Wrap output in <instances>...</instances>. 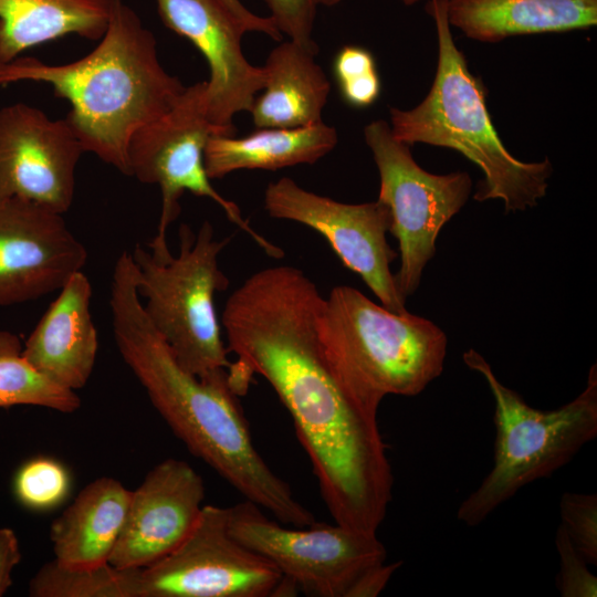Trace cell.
<instances>
[{
	"label": "cell",
	"mask_w": 597,
	"mask_h": 597,
	"mask_svg": "<svg viewBox=\"0 0 597 597\" xmlns=\"http://www.w3.org/2000/svg\"><path fill=\"white\" fill-rule=\"evenodd\" d=\"M463 362L484 378L494 399L493 465L457 511L460 522L476 526L525 485L566 465L596 438L597 368L591 366L585 388L569 402L541 410L503 385L476 350H467Z\"/></svg>",
	"instance_id": "obj_6"
},
{
	"label": "cell",
	"mask_w": 597,
	"mask_h": 597,
	"mask_svg": "<svg viewBox=\"0 0 597 597\" xmlns=\"http://www.w3.org/2000/svg\"><path fill=\"white\" fill-rule=\"evenodd\" d=\"M71 490V475L57 460L36 457L15 472L13 493L21 505L32 511H46L60 505Z\"/></svg>",
	"instance_id": "obj_25"
},
{
	"label": "cell",
	"mask_w": 597,
	"mask_h": 597,
	"mask_svg": "<svg viewBox=\"0 0 597 597\" xmlns=\"http://www.w3.org/2000/svg\"><path fill=\"white\" fill-rule=\"evenodd\" d=\"M397 1H400L405 6H412V4H416V3L425 1V0H397Z\"/></svg>",
	"instance_id": "obj_33"
},
{
	"label": "cell",
	"mask_w": 597,
	"mask_h": 597,
	"mask_svg": "<svg viewBox=\"0 0 597 597\" xmlns=\"http://www.w3.org/2000/svg\"><path fill=\"white\" fill-rule=\"evenodd\" d=\"M561 526L589 565H597V495L565 492L559 501Z\"/></svg>",
	"instance_id": "obj_27"
},
{
	"label": "cell",
	"mask_w": 597,
	"mask_h": 597,
	"mask_svg": "<svg viewBox=\"0 0 597 597\" xmlns=\"http://www.w3.org/2000/svg\"><path fill=\"white\" fill-rule=\"evenodd\" d=\"M178 234L179 252L166 261L140 244L134 247L136 289L146 301L145 313L178 363L206 377L231 366L214 308V294L229 286L219 265L229 238L216 239L208 220L197 232L182 223Z\"/></svg>",
	"instance_id": "obj_7"
},
{
	"label": "cell",
	"mask_w": 597,
	"mask_h": 597,
	"mask_svg": "<svg viewBox=\"0 0 597 597\" xmlns=\"http://www.w3.org/2000/svg\"><path fill=\"white\" fill-rule=\"evenodd\" d=\"M109 0H0V65L67 34L100 40Z\"/></svg>",
	"instance_id": "obj_22"
},
{
	"label": "cell",
	"mask_w": 597,
	"mask_h": 597,
	"mask_svg": "<svg viewBox=\"0 0 597 597\" xmlns=\"http://www.w3.org/2000/svg\"><path fill=\"white\" fill-rule=\"evenodd\" d=\"M20 561L21 552L14 531L0 528V596L12 585V572Z\"/></svg>",
	"instance_id": "obj_32"
},
{
	"label": "cell",
	"mask_w": 597,
	"mask_h": 597,
	"mask_svg": "<svg viewBox=\"0 0 597 597\" xmlns=\"http://www.w3.org/2000/svg\"><path fill=\"white\" fill-rule=\"evenodd\" d=\"M401 562L377 564L367 569L350 588L347 597H376L387 586Z\"/></svg>",
	"instance_id": "obj_30"
},
{
	"label": "cell",
	"mask_w": 597,
	"mask_h": 597,
	"mask_svg": "<svg viewBox=\"0 0 597 597\" xmlns=\"http://www.w3.org/2000/svg\"><path fill=\"white\" fill-rule=\"evenodd\" d=\"M137 572L109 563L96 567H69L51 561L29 584L33 597H137Z\"/></svg>",
	"instance_id": "obj_24"
},
{
	"label": "cell",
	"mask_w": 597,
	"mask_h": 597,
	"mask_svg": "<svg viewBox=\"0 0 597 597\" xmlns=\"http://www.w3.org/2000/svg\"><path fill=\"white\" fill-rule=\"evenodd\" d=\"M323 300L295 266H270L244 280L221 315L227 349L237 356L228 379L238 395L253 375L271 385L334 522L377 532L392 499V470L377 416L348 397L322 353L316 320Z\"/></svg>",
	"instance_id": "obj_1"
},
{
	"label": "cell",
	"mask_w": 597,
	"mask_h": 597,
	"mask_svg": "<svg viewBox=\"0 0 597 597\" xmlns=\"http://www.w3.org/2000/svg\"><path fill=\"white\" fill-rule=\"evenodd\" d=\"M317 52V45L290 39L271 50L263 66V92L249 112L256 129L294 128L323 122L331 82L315 60Z\"/></svg>",
	"instance_id": "obj_18"
},
{
	"label": "cell",
	"mask_w": 597,
	"mask_h": 597,
	"mask_svg": "<svg viewBox=\"0 0 597 597\" xmlns=\"http://www.w3.org/2000/svg\"><path fill=\"white\" fill-rule=\"evenodd\" d=\"M316 335L344 391L375 416L386 396H417L443 371L448 341L439 326L395 313L348 285L324 297Z\"/></svg>",
	"instance_id": "obj_5"
},
{
	"label": "cell",
	"mask_w": 597,
	"mask_h": 597,
	"mask_svg": "<svg viewBox=\"0 0 597 597\" xmlns=\"http://www.w3.org/2000/svg\"><path fill=\"white\" fill-rule=\"evenodd\" d=\"M279 31L290 40L317 45L312 33L320 8H332L342 0H264Z\"/></svg>",
	"instance_id": "obj_28"
},
{
	"label": "cell",
	"mask_w": 597,
	"mask_h": 597,
	"mask_svg": "<svg viewBox=\"0 0 597 597\" xmlns=\"http://www.w3.org/2000/svg\"><path fill=\"white\" fill-rule=\"evenodd\" d=\"M84 148L66 118L19 102L0 109V200L21 198L64 214Z\"/></svg>",
	"instance_id": "obj_13"
},
{
	"label": "cell",
	"mask_w": 597,
	"mask_h": 597,
	"mask_svg": "<svg viewBox=\"0 0 597 597\" xmlns=\"http://www.w3.org/2000/svg\"><path fill=\"white\" fill-rule=\"evenodd\" d=\"M109 290L118 353L174 434L245 500L279 522L294 527L312 524L313 513L255 448L227 369L206 377L191 374L154 327L136 289L130 252H122L116 260Z\"/></svg>",
	"instance_id": "obj_2"
},
{
	"label": "cell",
	"mask_w": 597,
	"mask_h": 597,
	"mask_svg": "<svg viewBox=\"0 0 597 597\" xmlns=\"http://www.w3.org/2000/svg\"><path fill=\"white\" fill-rule=\"evenodd\" d=\"M428 12L438 38L434 80L413 108H390L394 136L409 146L421 143L454 149L480 167L484 178L473 196L478 201L500 199L507 212L536 206L546 195L551 161L524 163L507 151L492 124L485 90L454 43L447 0H429Z\"/></svg>",
	"instance_id": "obj_4"
},
{
	"label": "cell",
	"mask_w": 597,
	"mask_h": 597,
	"mask_svg": "<svg viewBox=\"0 0 597 597\" xmlns=\"http://www.w3.org/2000/svg\"><path fill=\"white\" fill-rule=\"evenodd\" d=\"M130 493L111 476L88 483L50 526L54 561L69 567L107 564L126 521Z\"/></svg>",
	"instance_id": "obj_19"
},
{
	"label": "cell",
	"mask_w": 597,
	"mask_h": 597,
	"mask_svg": "<svg viewBox=\"0 0 597 597\" xmlns=\"http://www.w3.org/2000/svg\"><path fill=\"white\" fill-rule=\"evenodd\" d=\"M555 545L559 555L556 587L561 596L596 597L597 577L590 573L589 564L576 551L561 525L556 530Z\"/></svg>",
	"instance_id": "obj_29"
},
{
	"label": "cell",
	"mask_w": 597,
	"mask_h": 597,
	"mask_svg": "<svg viewBox=\"0 0 597 597\" xmlns=\"http://www.w3.org/2000/svg\"><path fill=\"white\" fill-rule=\"evenodd\" d=\"M19 81L50 84L67 100L65 118L84 151L126 176L132 136L170 111L186 88L163 67L154 34L124 0H109L106 30L85 56L57 65L18 56L0 65V85Z\"/></svg>",
	"instance_id": "obj_3"
},
{
	"label": "cell",
	"mask_w": 597,
	"mask_h": 597,
	"mask_svg": "<svg viewBox=\"0 0 597 597\" xmlns=\"http://www.w3.org/2000/svg\"><path fill=\"white\" fill-rule=\"evenodd\" d=\"M203 500V480L188 462L163 460L132 491L126 521L108 563L134 569L163 558L190 534Z\"/></svg>",
	"instance_id": "obj_16"
},
{
	"label": "cell",
	"mask_w": 597,
	"mask_h": 597,
	"mask_svg": "<svg viewBox=\"0 0 597 597\" xmlns=\"http://www.w3.org/2000/svg\"><path fill=\"white\" fill-rule=\"evenodd\" d=\"M333 75L342 100L352 107L373 105L381 92L375 57L363 46L345 45L333 59Z\"/></svg>",
	"instance_id": "obj_26"
},
{
	"label": "cell",
	"mask_w": 597,
	"mask_h": 597,
	"mask_svg": "<svg viewBox=\"0 0 597 597\" xmlns=\"http://www.w3.org/2000/svg\"><path fill=\"white\" fill-rule=\"evenodd\" d=\"M228 527L298 591L314 597H347L362 574L387 558L377 532L316 521L286 527L248 500L228 507Z\"/></svg>",
	"instance_id": "obj_10"
},
{
	"label": "cell",
	"mask_w": 597,
	"mask_h": 597,
	"mask_svg": "<svg viewBox=\"0 0 597 597\" xmlns=\"http://www.w3.org/2000/svg\"><path fill=\"white\" fill-rule=\"evenodd\" d=\"M86 261L63 214L21 198L0 200V308L59 291Z\"/></svg>",
	"instance_id": "obj_14"
},
{
	"label": "cell",
	"mask_w": 597,
	"mask_h": 597,
	"mask_svg": "<svg viewBox=\"0 0 597 597\" xmlns=\"http://www.w3.org/2000/svg\"><path fill=\"white\" fill-rule=\"evenodd\" d=\"M447 15L468 38L499 42L595 27L597 0H447Z\"/></svg>",
	"instance_id": "obj_20"
},
{
	"label": "cell",
	"mask_w": 597,
	"mask_h": 597,
	"mask_svg": "<svg viewBox=\"0 0 597 597\" xmlns=\"http://www.w3.org/2000/svg\"><path fill=\"white\" fill-rule=\"evenodd\" d=\"M263 206L271 218L295 221L322 234L343 264L357 273L380 304L406 313L390 264L397 252L387 242L391 217L380 200L344 203L308 191L289 177L270 182Z\"/></svg>",
	"instance_id": "obj_12"
},
{
	"label": "cell",
	"mask_w": 597,
	"mask_h": 597,
	"mask_svg": "<svg viewBox=\"0 0 597 597\" xmlns=\"http://www.w3.org/2000/svg\"><path fill=\"white\" fill-rule=\"evenodd\" d=\"M364 138L379 174L378 200L389 208V232L399 244L396 286L407 300L434 256L440 230L468 201L472 180L465 171L436 175L422 169L386 121L366 125Z\"/></svg>",
	"instance_id": "obj_9"
},
{
	"label": "cell",
	"mask_w": 597,
	"mask_h": 597,
	"mask_svg": "<svg viewBox=\"0 0 597 597\" xmlns=\"http://www.w3.org/2000/svg\"><path fill=\"white\" fill-rule=\"evenodd\" d=\"M219 1L245 28L247 32H259L275 41L282 40L283 34L270 15L261 17L251 12L240 0Z\"/></svg>",
	"instance_id": "obj_31"
},
{
	"label": "cell",
	"mask_w": 597,
	"mask_h": 597,
	"mask_svg": "<svg viewBox=\"0 0 597 597\" xmlns=\"http://www.w3.org/2000/svg\"><path fill=\"white\" fill-rule=\"evenodd\" d=\"M337 142L336 129L324 122L294 128H259L242 137L216 134L207 143L205 167L210 179H218L242 169L313 165Z\"/></svg>",
	"instance_id": "obj_21"
},
{
	"label": "cell",
	"mask_w": 597,
	"mask_h": 597,
	"mask_svg": "<svg viewBox=\"0 0 597 597\" xmlns=\"http://www.w3.org/2000/svg\"><path fill=\"white\" fill-rule=\"evenodd\" d=\"M163 23L189 40L209 67L207 113L210 122L232 134L234 116L250 112L264 87L263 66L242 52L245 28L219 0H155Z\"/></svg>",
	"instance_id": "obj_15"
},
{
	"label": "cell",
	"mask_w": 597,
	"mask_h": 597,
	"mask_svg": "<svg viewBox=\"0 0 597 597\" xmlns=\"http://www.w3.org/2000/svg\"><path fill=\"white\" fill-rule=\"evenodd\" d=\"M234 135L212 124L207 113V82L186 86L177 103L163 116L144 125L132 136L127 148L128 171L143 184L158 185L161 209L157 233L148 244L150 254L171 258L167 230L180 211L179 199L189 191L216 202L227 218L274 259L283 250L258 233L242 217L239 207L211 185L205 167V149L212 135Z\"/></svg>",
	"instance_id": "obj_8"
},
{
	"label": "cell",
	"mask_w": 597,
	"mask_h": 597,
	"mask_svg": "<svg viewBox=\"0 0 597 597\" xmlns=\"http://www.w3.org/2000/svg\"><path fill=\"white\" fill-rule=\"evenodd\" d=\"M20 338L0 331V407L29 405L72 413L81 406L76 391L65 389L38 373L22 355Z\"/></svg>",
	"instance_id": "obj_23"
},
{
	"label": "cell",
	"mask_w": 597,
	"mask_h": 597,
	"mask_svg": "<svg viewBox=\"0 0 597 597\" xmlns=\"http://www.w3.org/2000/svg\"><path fill=\"white\" fill-rule=\"evenodd\" d=\"M137 597H280L298 590L263 556L237 541L228 507L203 505L190 534L138 568Z\"/></svg>",
	"instance_id": "obj_11"
},
{
	"label": "cell",
	"mask_w": 597,
	"mask_h": 597,
	"mask_svg": "<svg viewBox=\"0 0 597 597\" xmlns=\"http://www.w3.org/2000/svg\"><path fill=\"white\" fill-rule=\"evenodd\" d=\"M22 346L29 365L52 383L76 391L88 381L98 339L91 314L92 285L83 271L57 291Z\"/></svg>",
	"instance_id": "obj_17"
}]
</instances>
